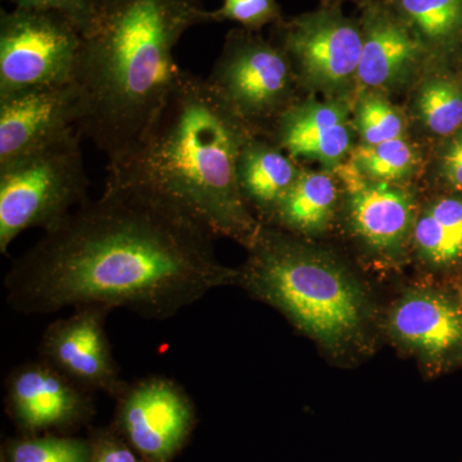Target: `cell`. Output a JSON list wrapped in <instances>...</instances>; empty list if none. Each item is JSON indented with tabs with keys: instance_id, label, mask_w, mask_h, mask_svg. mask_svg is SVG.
Instances as JSON below:
<instances>
[{
	"instance_id": "6da1fadb",
	"label": "cell",
	"mask_w": 462,
	"mask_h": 462,
	"mask_svg": "<svg viewBox=\"0 0 462 462\" xmlns=\"http://www.w3.org/2000/svg\"><path fill=\"white\" fill-rule=\"evenodd\" d=\"M212 238L156 200L106 187L12 263L5 300L23 315L99 305L169 320L236 285L238 270L216 260Z\"/></svg>"
},
{
	"instance_id": "7a4b0ae2",
	"label": "cell",
	"mask_w": 462,
	"mask_h": 462,
	"mask_svg": "<svg viewBox=\"0 0 462 462\" xmlns=\"http://www.w3.org/2000/svg\"><path fill=\"white\" fill-rule=\"evenodd\" d=\"M248 136L247 126L207 79L181 71L141 141L108 162L106 187L136 191L209 236L248 247L260 227L236 179Z\"/></svg>"
},
{
	"instance_id": "3957f363",
	"label": "cell",
	"mask_w": 462,
	"mask_h": 462,
	"mask_svg": "<svg viewBox=\"0 0 462 462\" xmlns=\"http://www.w3.org/2000/svg\"><path fill=\"white\" fill-rule=\"evenodd\" d=\"M91 2L74 72L85 105L78 130L111 162L141 141L178 84L182 35L211 17L205 0Z\"/></svg>"
},
{
	"instance_id": "277c9868",
	"label": "cell",
	"mask_w": 462,
	"mask_h": 462,
	"mask_svg": "<svg viewBox=\"0 0 462 462\" xmlns=\"http://www.w3.org/2000/svg\"><path fill=\"white\" fill-rule=\"evenodd\" d=\"M248 248L236 285L330 351H345L360 337L366 319L363 291L333 257L263 225Z\"/></svg>"
},
{
	"instance_id": "5b68a950",
	"label": "cell",
	"mask_w": 462,
	"mask_h": 462,
	"mask_svg": "<svg viewBox=\"0 0 462 462\" xmlns=\"http://www.w3.org/2000/svg\"><path fill=\"white\" fill-rule=\"evenodd\" d=\"M78 129L62 138L0 163V252L8 254L23 231L53 229L88 202Z\"/></svg>"
},
{
	"instance_id": "8992f818",
	"label": "cell",
	"mask_w": 462,
	"mask_h": 462,
	"mask_svg": "<svg viewBox=\"0 0 462 462\" xmlns=\"http://www.w3.org/2000/svg\"><path fill=\"white\" fill-rule=\"evenodd\" d=\"M81 33L54 12H0V98L72 83Z\"/></svg>"
},
{
	"instance_id": "52a82bcc",
	"label": "cell",
	"mask_w": 462,
	"mask_h": 462,
	"mask_svg": "<svg viewBox=\"0 0 462 462\" xmlns=\"http://www.w3.org/2000/svg\"><path fill=\"white\" fill-rule=\"evenodd\" d=\"M208 83L243 124L281 117L291 89V65L285 51L248 30H233Z\"/></svg>"
},
{
	"instance_id": "ba28073f",
	"label": "cell",
	"mask_w": 462,
	"mask_h": 462,
	"mask_svg": "<svg viewBox=\"0 0 462 462\" xmlns=\"http://www.w3.org/2000/svg\"><path fill=\"white\" fill-rule=\"evenodd\" d=\"M197 409L178 382L163 375L127 383L116 398L112 427L148 462H172L196 430Z\"/></svg>"
},
{
	"instance_id": "9c48e42d",
	"label": "cell",
	"mask_w": 462,
	"mask_h": 462,
	"mask_svg": "<svg viewBox=\"0 0 462 462\" xmlns=\"http://www.w3.org/2000/svg\"><path fill=\"white\" fill-rule=\"evenodd\" d=\"M276 45L310 87L336 91L357 78L363 29L360 21L345 16L338 5L282 20L276 23Z\"/></svg>"
},
{
	"instance_id": "30bf717a",
	"label": "cell",
	"mask_w": 462,
	"mask_h": 462,
	"mask_svg": "<svg viewBox=\"0 0 462 462\" xmlns=\"http://www.w3.org/2000/svg\"><path fill=\"white\" fill-rule=\"evenodd\" d=\"M5 407L20 434H69L96 415L93 392L42 358L18 365L5 383Z\"/></svg>"
},
{
	"instance_id": "8fae6325",
	"label": "cell",
	"mask_w": 462,
	"mask_h": 462,
	"mask_svg": "<svg viewBox=\"0 0 462 462\" xmlns=\"http://www.w3.org/2000/svg\"><path fill=\"white\" fill-rule=\"evenodd\" d=\"M109 307H78L67 318L48 325L39 346V358L88 391L117 398L127 382L121 376L106 331Z\"/></svg>"
},
{
	"instance_id": "7c38bea8",
	"label": "cell",
	"mask_w": 462,
	"mask_h": 462,
	"mask_svg": "<svg viewBox=\"0 0 462 462\" xmlns=\"http://www.w3.org/2000/svg\"><path fill=\"white\" fill-rule=\"evenodd\" d=\"M83 94L72 83L20 91L0 98V163L44 147L78 129Z\"/></svg>"
},
{
	"instance_id": "4fadbf2b",
	"label": "cell",
	"mask_w": 462,
	"mask_h": 462,
	"mask_svg": "<svg viewBox=\"0 0 462 462\" xmlns=\"http://www.w3.org/2000/svg\"><path fill=\"white\" fill-rule=\"evenodd\" d=\"M388 329L400 345L433 363L462 358V303L442 291H407L389 312Z\"/></svg>"
},
{
	"instance_id": "5bb4252c",
	"label": "cell",
	"mask_w": 462,
	"mask_h": 462,
	"mask_svg": "<svg viewBox=\"0 0 462 462\" xmlns=\"http://www.w3.org/2000/svg\"><path fill=\"white\" fill-rule=\"evenodd\" d=\"M363 54L358 83L366 89L394 87L420 62L428 47L411 26L384 0H367L360 18Z\"/></svg>"
},
{
	"instance_id": "9a60e30c",
	"label": "cell",
	"mask_w": 462,
	"mask_h": 462,
	"mask_svg": "<svg viewBox=\"0 0 462 462\" xmlns=\"http://www.w3.org/2000/svg\"><path fill=\"white\" fill-rule=\"evenodd\" d=\"M348 191L349 220L357 236L378 251L400 248L413 229L411 197L385 181L366 178L352 163L339 169Z\"/></svg>"
},
{
	"instance_id": "2e32d148",
	"label": "cell",
	"mask_w": 462,
	"mask_h": 462,
	"mask_svg": "<svg viewBox=\"0 0 462 462\" xmlns=\"http://www.w3.org/2000/svg\"><path fill=\"white\" fill-rule=\"evenodd\" d=\"M275 142L291 158L338 166L351 149L346 109L336 102L291 105L275 121Z\"/></svg>"
},
{
	"instance_id": "e0dca14e",
	"label": "cell",
	"mask_w": 462,
	"mask_h": 462,
	"mask_svg": "<svg viewBox=\"0 0 462 462\" xmlns=\"http://www.w3.org/2000/svg\"><path fill=\"white\" fill-rule=\"evenodd\" d=\"M300 171L291 157L285 156L278 145L251 135L243 143L236 161V179L243 199L248 207H256L269 217Z\"/></svg>"
},
{
	"instance_id": "ac0fdd59",
	"label": "cell",
	"mask_w": 462,
	"mask_h": 462,
	"mask_svg": "<svg viewBox=\"0 0 462 462\" xmlns=\"http://www.w3.org/2000/svg\"><path fill=\"white\" fill-rule=\"evenodd\" d=\"M337 199L336 182L328 173L300 171L270 218L284 229L302 234L319 233L330 223Z\"/></svg>"
},
{
	"instance_id": "d6986e66",
	"label": "cell",
	"mask_w": 462,
	"mask_h": 462,
	"mask_svg": "<svg viewBox=\"0 0 462 462\" xmlns=\"http://www.w3.org/2000/svg\"><path fill=\"white\" fill-rule=\"evenodd\" d=\"M413 243L422 260L437 267L462 261V199H443L415 221Z\"/></svg>"
},
{
	"instance_id": "ffe728a7",
	"label": "cell",
	"mask_w": 462,
	"mask_h": 462,
	"mask_svg": "<svg viewBox=\"0 0 462 462\" xmlns=\"http://www.w3.org/2000/svg\"><path fill=\"white\" fill-rule=\"evenodd\" d=\"M394 9L430 47H445L462 33V0H393Z\"/></svg>"
},
{
	"instance_id": "44dd1931",
	"label": "cell",
	"mask_w": 462,
	"mask_h": 462,
	"mask_svg": "<svg viewBox=\"0 0 462 462\" xmlns=\"http://www.w3.org/2000/svg\"><path fill=\"white\" fill-rule=\"evenodd\" d=\"M5 462H90L89 438L69 434H20L3 443Z\"/></svg>"
},
{
	"instance_id": "7402d4cb",
	"label": "cell",
	"mask_w": 462,
	"mask_h": 462,
	"mask_svg": "<svg viewBox=\"0 0 462 462\" xmlns=\"http://www.w3.org/2000/svg\"><path fill=\"white\" fill-rule=\"evenodd\" d=\"M366 178L378 181H398L411 175L418 156L403 138L364 144L352 151L351 162Z\"/></svg>"
},
{
	"instance_id": "603a6c76",
	"label": "cell",
	"mask_w": 462,
	"mask_h": 462,
	"mask_svg": "<svg viewBox=\"0 0 462 462\" xmlns=\"http://www.w3.org/2000/svg\"><path fill=\"white\" fill-rule=\"evenodd\" d=\"M419 117L436 135L457 133L462 126V89L449 79L438 78L422 85L418 99Z\"/></svg>"
},
{
	"instance_id": "cb8c5ba5",
	"label": "cell",
	"mask_w": 462,
	"mask_h": 462,
	"mask_svg": "<svg viewBox=\"0 0 462 462\" xmlns=\"http://www.w3.org/2000/svg\"><path fill=\"white\" fill-rule=\"evenodd\" d=\"M356 125L364 144L402 138L404 118L402 114L379 94H366L360 99L356 111Z\"/></svg>"
},
{
	"instance_id": "d4e9b609",
	"label": "cell",
	"mask_w": 462,
	"mask_h": 462,
	"mask_svg": "<svg viewBox=\"0 0 462 462\" xmlns=\"http://www.w3.org/2000/svg\"><path fill=\"white\" fill-rule=\"evenodd\" d=\"M211 23L234 21L248 32H257L269 23L282 20L281 5L276 0H223V5L209 11Z\"/></svg>"
},
{
	"instance_id": "484cf974",
	"label": "cell",
	"mask_w": 462,
	"mask_h": 462,
	"mask_svg": "<svg viewBox=\"0 0 462 462\" xmlns=\"http://www.w3.org/2000/svg\"><path fill=\"white\" fill-rule=\"evenodd\" d=\"M90 462H148L112 427L90 428Z\"/></svg>"
},
{
	"instance_id": "4316f807",
	"label": "cell",
	"mask_w": 462,
	"mask_h": 462,
	"mask_svg": "<svg viewBox=\"0 0 462 462\" xmlns=\"http://www.w3.org/2000/svg\"><path fill=\"white\" fill-rule=\"evenodd\" d=\"M14 8L26 11L54 12L74 23L81 35L89 32L94 21L91 0H9Z\"/></svg>"
},
{
	"instance_id": "83f0119b",
	"label": "cell",
	"mask_w": 462,
	"mask_h": 462,
	"mask_svg": "<svg viewBox=\"0 0 462 462\" xmlns=\"http://www.w3.org/2000/svg\"><path fill=\"white\" fill-rule=\"evenodd\" d=\"M442 172L452 187L462 190V129L455 133L443 153Z\"/></svg>"
},
{
	"instance_id": "f1b7e54d",
	"label": "cell",
	"mask_w": 462,
	"mask_h": 462,
	"mask_svg": "<svg viewBox=\"0 0 462 462\" xmlns=\"http://www.w3.org/2000/svg\"><path fill=\"white\" fill-rule=\"evenodd\" d=\"M461 300V303H462V291H461V300Z\"/></svg>"
}]
</instances>
